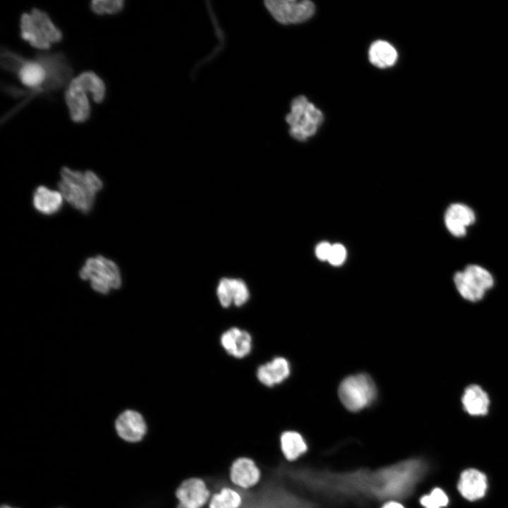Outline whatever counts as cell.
<instances>
[{"label": "cell", "mask_w": 508, "mask_h": 508, "mask_svg": "<svg viewBox=\"0 0 508 508\" xmlns=\"http://www.w3.org/2000/svg\"><path fill=\"white\" fill-rule=\"evenodd\" d=\"M381 508H405L401 503L396 501H389L383 504Z\"/></svg>", "instance_id": "obj_29"}, {"label": "cell", "mask_w": 508, "mask_h": 508, "mask_svg": "<svg viewBox=\"0 0 508 508\" xmlns=\"http://www.w3.org/2000/svg\"><path fill=\"white\" fill-rule=\"evenodd\" d=\"M75 78L88 92L91 93L94 102L100 103L103 101L105 97V85L96 73L92 71H85Z\"/></svg>", "instance_id": "obj_22"}, {"label": "cell", "mask_w": 508, "mask_h": 508, "mask_svg": "<svg viewBox=\"0 0 508 508\" xmlns=\"http://www.w3.org/2000/svg\"><path fill=\"white\" fill-rule=\"evenodd\" d=\"M420 503L425 508H441L448 504V497L440 488H435L428 495L420 499Z\"/></svg>", "instance_id": "obj_26"}, {"label": "cell", "mask_w": 508, "mask_h": 508, "mask_svg": "<svg viewBox=\"0 0 508 508\" xmlns=\"http://www.w3.org/2000/svg\"><path fill=\"white\" fill-rule=\"evenodd\" d=\"M123 6V0H93L90 3L92 11L98 15L117 13Z\"/></svg>", "instance_id": "obj_25"}, {"label": "cell", "mask_w": 508, "mask_h": 508, "mask_svg": "<svg viewBox=\"0 0 508 508\" xmlns=\"http://www.w3.org/2000/svg\"><path fill=\"white\" fill-rule=\"evenodd\" d=\"M218 300L224 308L231 305L241 306L249 298V291L246 284L240 279L222 278L217 287Z\"/></svg>", "instance_id": "obj_10"}, {"label": "cell", "mask_w": 508, "mask_h": 508, "mask_svg": "<svg viewBox=\"0 0 508 508\" xmlns=\"http://www.w3.org/2000/svg\"><path fill=\"white\" fill-rule=\"evenodd\" d=\"M114 427L117 435L128 442L140 441L147 433V425L139 412L127 409L116 418Z\"/></svg>", "instance_id": "obj_9"}, {"label": "cell", "mask_w": 508, "mask_h": 508, "mask_svg": "<svg viewBox=\"0 0 508 508\" xmlns=\"http://www.w3.org/2000/svg\"><path fill=\"white\" fill-rule=\"evenodd\" d=\"M339 397L349 411L356 412L372 403L376 397V387L365 374L351 375L341 382Z\"/></svg>", "instance_id": "obj_4"}, {"label": "cell", "mask_w": 508, "mask_h": 508, "mask_svg": "<svg viewBox=\"0 0 508 508\" xmlns=\"http://www.w3.org/2000/svg\"><path fill=\"white\" fill-rule=\"evenodd\" d=\"M476 216L473 210L461 203L450 205L445 214V223L447 230L456 237L466 235V228L473 224Z\"/></svg>", "instance_id": "obj_11"}, {"label": "cell", "mask_w": 508, "mask_h": 508, "mask_svg": "<svg viewBox=\"0 0 508 508\" xmlns=\"http://www.w3.org/2000/svg\"><path fill=\"white\" fill-rule=\"evenodd\" d=\"M1 508H14V507H11V506H8V505H7V504H3V505L1 507Z\"/></svg>", "instance_id": "obj_30"}, {"label": "cell", "mask_w": 508, "mask_h": 508, "mask_svg": "<svg viewBox=\"0 0 508 508\" xmlns=\"http://www.w3.org/2000/svg\"><path fill=\"white\" fill-rule=\"evenodd\" d=\"M368 56L370 63L374 66L379 68H387L395 64L397 59V52L389 42L377 40L371 44Z\"/></svg>", "instance_id": "obj_18"}, {"label": "cell", "mask_w": 508, "mask_h": 508, "mask_svg": "<svg viewBox=\"0 0 508 508\" xmlns=\"http://www.w3.org/2000/svg\"><path fill=\"white\" fill-rule=\"evenodd\" d=\"M265 5L277 22L285 25L306 21L315 12V5L308 0H267Z\"/></svg>", "instance_id": "obj_6"}, {"label": "cell", "mask_w": 508, "mask_h": 508, "mask_svg": "<svg viewBox=\"0 0 508 508\" xmlns=\"http://www.w3.org/2000/svg\"><path fill=\"white\" fill-rule=\"evenodd\" d=\"M322 120L321 111L302 95L293 99L291 110L286 116L290 135L300 141L315 135Z\"/></svg>", "instance_id": "obj_2"}, {"label": "cell", "mask_w": 508, "mask_h": 508, "mask_svg": "<svg viewBox=\"0 0 508 508\" xmlns=\"http://www.w3.org/2000/svg\"><path fill=\"white\" fill-rule=\"evenodd\" d=\"M61 177L58 186L65 199L84 213L90 211L96 192L102 187L101 180L91 171L82 173L67 167L61 169Z\"/></svg>", "instance_id": "obj_1"}, {"label": "cell", "mask_w": 508, "mask_h": 508, "mask_svg": "<svg viewBox=\"0 0 508 508\" xmlns=\"http://www.w3.org/2000/svg\"><path fill=\"white\" fill-rule=\"evenodd\" d=\"M280 446L284 457L288 461L297 459L308 449L301 435L292 430L285 431L281 435Z\"/></svg>", "instance_id": "obj_19"}, {"label": "cell", "mask_w": 508, "mask_h": 508, "mask_svg": "<svg viewBox=\"0 0 508 508\" xmlns=\"http://www.w3.org/2000/svg\"><path fill=\"white\" fill-rule=\"evenodd\" d=\"M241 504V495L231 488L224 487L212 496L209 508H239Z\"/></svg>", "instance_id": "obj_23"}, {"label": "cell", "mask_w": 508, "mask_h": 508, "mask_svg": "<svg viewBox=\"0 0 508 508\" xmlns=\"http://www.w3.org/2000/svg\"><path fill=\"white\" fill-rule=\"evenodd\" d=\"M220 342L229 355L237 358L246 356L252 349L250 334L238 327H231L224 332L221 336Z\"/></svg>", "instance_id": "obj_13"}, {"label": "cell", "mask_w": 508, "mask_h": 508, "mask_svg": "<svg viewBox=\"0 0 508 508\" xmlns=\"http://www.w3.org/2000/svg\"><path fill=\"white\" fill-rule=\"evenodd\" d=\"M332 245L327 242H322L319 243L315 249V254L320 260H328Z\"/></svg>", "instance_id": "obj_28"}, {"label": "cell", "mask_w": 508, "mask_h": 508, "mask_svg": "<svg viewBox=\"0 0 508 508\" xmlns=\"http://www.w3.org/2000/svg\"><path fill=\"white\" fill-rule=\"evenodd\" d=\"M465 411L471 416L488 413L490 399L488 394L478 385H471L465 389L461 398Z\"/></svg>", "instance_id": "obj_16"}, {"label": "cell", "mask_w": 508, "mask_h": 508, "mask_svg": "<svg viewBox=\"0 0 508 508\" xmlns=\"http://www.w3.org/2000/svg\"><path fill=\"white\" fill-rule=\"evenodd\" d=\"M210 492L199 478L183 480L176 490V508H202L210 499Z\"/></svg>", "instance_id": "obj_7"}, {"label": "cell", "mask_w": 508, "mask_h": 508, "mask_svg": "<svg viewBox=\"0 0 508 508\" xmlns=\"http://www.w3.org/2000/svg\"><path fill=\"white\" fill-rule=\"evenodd\" d=\"M33 200L37 210L44 214H52L61 207L62 197L58 192L39 186L34 193Z\"/></svg>", "instance_id": "obj_20"}, {"label": "cell", "mask_w": 508, "mask_h": 508, "mask_svg": "<svg viewBox=\"0 0 508 508\" xmlns=\"http://www.w3.org/2000/svg\"><path fill=\"white\" fill-rule=\"evenodd\" d=\"M20 37L37 49H48L51 43L42 34L30 13H23L20 20Z\"/></svg>", "instance_id": "obj_17"}, {"label": "cell", "mask_w": 508, "mask_h": 508, "mask_svg": "<svg viewBox=\"0 0 508 508\" xmlns=\"http://www.w3.org/2000/svg\"><path fill=\"white\" fill-rule=\"evenodd\" d=\"M230 478L232 483L244 489L255 485L260 480V471L255 461L247 457L236 459L230 468Z\"/></svg>", "instance_id": "obj_12"}, {"label": "cell", "mask_w": 508, "mask_h": 508, "mask_svg": "<svg viewBox=\"0 0 508 508\" xmlns=\"http://www.w3.org/2000/svg\"><path fill=\"white\" fill-rule=\"evenodd\" d=\"M458 489L468 500L473 501L484 496L487 489L485 476L478 470H465L460 476Z\"/></svg>", "instance_id": "obj_14"}, {"label": "cell", "mask_w": 508, "mask_h": 508, "mask_svg": "<svg viewBox=\"0 0 508 508\" xmlns=\"http://www.w3.org/2000/svg\"><path fill=\"white\" fill-rule=\"evenodd\" d=\"M346 256V251L345 248L341 244H334L332 246L328 261L332 265L338 266L344 262Z\"/></svg>", "instance_id": "obj_27"}, {"label": "cell", "mask_w": 508, "mask_h": 508, "mask_svg": "<svg viewBox=\"0 0 508 508\" xmlns=\"http://www.w3.org/2000/svg\"><path fill=\"white\" fill-rule=\"evenodd\" d=\"M80 278L90 280L92 288L97 292L107 294L112 289L121 286V278L116 265L102 256L87 260L80 272Z\"/></svg>", "instance_id": "obj_3"}, {"label": "cell", "mask_w": 508, "mask_h": 508, "mask_svg": "<svg viewBox=\"0 0 508 508\" xmlns=\"http://www.w3.org/2000/svg\"><path fill=\"white\" fill-rule=\"evenodd\" d=\"M87 93H89L88 91L75 77L68 84L65 92V102L70 117L75 123L84 122L90 116V106Z\"/></svg>", "instance_id": "obj_8"}, {"label": "cell", "mask_w": 508, "mask_h": 508, "mask_svg": "<svg viewBox=\"0 0 508 508\" xmlns=\"http://www.w3.org/2000/svg\"><path fill=\"white\" fill-rule=\"evenodd\" d=\"M30 14L42 34L50 43H56L61 40L62 33L61 30L55 26L46 12L33 8Z\"/></svg>", "instance_id": "obj_21"}, {"label": "cell", "mask_w": 508, "mask_h": 508, "mask_svg": "<svg viewBox=\"0 0 508 508\" xmlns=\"http://www.w3.org/2000/svg\"><path fill=\"white\" fill-rule=\"evenodd\" d=\"M454 282L457 291L464 299L476 302L482 299L485 292L493 286L494 279L485 268L470 265L463 271L456 272Z\"/></svg>", "instance_id": "obj_5"}, {"label": "cell", "mask_w": 508, "mask_h": 508, "mask_svg": "<svg viewBox=\"0 0 508 508\" xmlns=\"http://www.w3.org/2000/svg\"><path fill=\"white\" fill-rule=\"evenodd\" d=\"M290 374V365L283 357H276L258 367L257 378L264 385L271 387L282 383Z\"/></svg>", "instance_id": "obj_15"}, {"label": "cell", "mask_w": 508, "mask_h": 508, "mask_svg": "<svg viewBox=\"0 0 508 508\" xmlns=\"http://www.w3.org/2000/svg\"><path fill=\"white\" fill-rule=\"evenodd\" d=\"M25 61L26 59L17 53L10 51L6 48H1V66L3 69L17 74L18 71Z\"/></svg>", "instance_id": "obj_24"}]
</instances>
